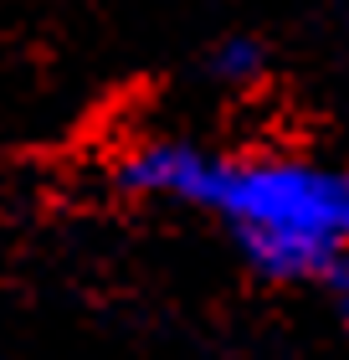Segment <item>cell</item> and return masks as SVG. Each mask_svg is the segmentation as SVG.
<instances>
[{"label":"cell","mask_w":349,"mask_h":360,"mask_svg":"<svg viewBox=\"0 0 349 360\" xmlns=\"http://www.w3.org/2000/svg\"><path fill=\"white\" fill-rule=\"evenodd\" d=\"M195 170H201V150H195V144H185V139H144L119 160V186L139 191V195L185 201Z\"/></svg>","instance_id":"7a4b0ae2"},{"label":"cell","mask_w":349,"mask_h":360,"mask_svg":"<svg viewBox=\"0 0 349 360\" xmlns=\"http://www.w3.org/2000/svg\"><path fill=\"white\" fill-rule=\"evenodd\" d=\"M190 206L231 221L262 278H324L349 252V170L313 160H211L190 180Z\"/></svg>","instance_id":"6da1fadb"},{"label":"cell","mask_w":349,"mask_h":360,"mask_svg":"<svg viewBox=\"0 0 349 360\" xmlns=\"http://www.w3.org/2000/svg\"><path fill=\"white\" fill-rule=\"evenodd\" d=\"M262 68H268V46L257 37H226L211 52V72L221 83H252V77H262Z\"/></svg>","instance_id":"3957f363"},{"label":"cell","mask_w":349,"mask_h":360,"mask_svg":"<svg viewBox=\"0 0 349 360\" xmlns=\"http://www.w3.org/2000/svg\"><path fill=\"white\" fill-rule=\"evenodd\" d=\"M324 283H329V299H334V314L349 324V252L324 268Z\"/></svg>","instance_id":"277c9868"}]
</instances>
